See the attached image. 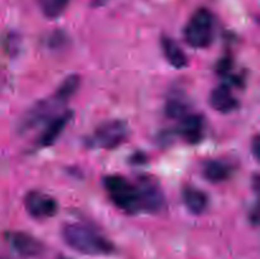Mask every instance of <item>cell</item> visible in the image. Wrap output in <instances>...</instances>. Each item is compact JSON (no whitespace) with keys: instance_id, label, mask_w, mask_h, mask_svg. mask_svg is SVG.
I'll use <instances>...</instances> for the list:
<instances>
[{"instance_id":"30bf717a","label":"cell","mask_w":260,"mask_h":259,"mask_svg":"<svg viewBox=\"0 0 260 259\" xmlns=\"http://www.w3.org/2000/svg\"><path fill=\"white\" fill-rule=\"evenodd\" d=\"M12 248L22 256H38L45 250V245L38 239L22 231H14L7 235Z\"/></svg>"},{"instance_id":"8fae6325","label":"cell","mask_w":260,"mask_h":259,"mask_svg":"<svg viewBox=\"0 0 260 259\" xmlns=\"http://www.w3.org/2000/svg\"><path fill=\"white\" fill-rule=\"evenodd\" d=\"M210 104L220 113H230L239 108V101L233 94V86L228 83L220 84L211 91Z\"/></svg>"},{"instance_id":"8992f818","label":"cell","mask_w":260,"mask_h":259,"mask_svg":"<svg viewBox=\"0 0 260 259\" xmlns=\"http://www.w3.org/2000/svg\"><path fill=\"white\" fill-rule=\"evenodd\" d=\"M135 184L139 192L141 211L156 213L162 210L165 205V197L156 178L147 174L140 175Z\"/></svg>"},{"instance_id":"ac0fdd59","label":"cell","mask_w":260,"mask_h":259,"mask_svg":"<svg viewBox=\"0 0 260 259\" xmlns=\"http://www.w3.org/2000/svg\"><path fill=\"white\" fill-rule=\"evenodd\" d=\"M259 150H260V140L258 136L254 137L253 142H251V151H253L254 157L256 160H259Z\"/></svg>"},{"instance_id":"ffe728a7","label":"cell","mask_w":260,"mask_h":259,"mask_svg":"<svg viewBox=\"0 0 260 259\" xmlns=\"http://www.w3.org/2000/svg\"><path fill=\"white\" fill-rule=\"evenodd\" d=\"M109 2H111V0H91V5H93V7L99 8V7H103V5H106L107 3Z\"/></svg>"},{"instance_id":"d6986e66","label":"cell","mask_w":260,"mask_h":259,"mask_svg":"<svg viewBox=\"0 0 260 259\" xmlns=\"http://www.w3.org/2000/svg\"><path fill=\"white\" fill-rule=\"evenodd\" d=\"M258 205H255V207H254V210L251 211V216H250V221L254 223V225H256L258 223Z\"/></svg>"},{"instance_id":"5bb4252c","label":"cell","mask_w":260,"mask_h":259,"mask_svg":"<svg viewBox=\"0 0 260 259\" xmlns=\"http://www.w3.org/2000/svg\"><path fill=\"white\" fill-rule=\"evenodd\" d=\"M161 50L168 62L175 69H184L188 66V57L184 51L172 37L161 38Z\"/></svg>"},{"instance_id":"9c48e42d","label":"cell","mask_w":260,"mask_h":259,"mask_svg":"<svg viewBox=\"0 0 260 259\" xmlns=\"http://www.w3.org/2000/svg\"><path fill=\"white\" fill-rule=\"evenodd\" d=\"M74 116L73 111H65L62 113H58L57 116H55L53 118H51L47 122V126L46 128L41 132L40 137H38V146L40 147H50L55 144L58 140V137L62 135L63 130L66 128V126L69 124V122L71 121Z\"/></svg>"},{"instance_id":"7c38bea8","label":"cell","mask_w":260,"mask_h":259,"mask_svg":"<svg viewBox=\"0 0 260 259\" xmlns=\"http://www.w3.org/2000/svg\"><path fill=\"white\" fill-rule=\"evenodd\" d=\"M234 173L233 165L229 161L220 159L207 160L202 167V174L208 182L221 183L230 179Z\"/></svg>"},{"instance_id":"5b68a950","label":"cell","mask_w":260,"mask_h":259,"mask_svg":"<svg viewBox=\"0 0 260 259\" xmlns=\"http://www.w3.org/2000/svg\"><path fill=\"white\" fill-rule=\"evenodd\" d=\"M129 135L128 123L123 119H111L99 124L95 131L86 139L90 149L113 150L121 146Z\"/></svg>"},{"instance_id":"9a60e30c","label":"cell","mask_w":260,"mask_h":259,"mask_svg":"<svg viewBox=\"0 0 260 259\" xmlns=\"http://www.w3.org/2000/svg\"><path fill=\"white\" fill-rule=\"evenodd\" d=\"M188 113H190L189 106H188V103L183 98L174 96V98H170L167 101V104H165V114L169 118L182 119Z\"/></svg>"},{"instance_id":"4fadbf2b","label":"cell","mask_w":260,"mask_h":259,"mask_svg":"<svg viewBox=\"0 0 260 259\" xmlns=\"http://www.w3.org/2000/svg\"><path fill=\"white\" fill-rule=\"evenodd\" d=\"M182 200L188 211L194 215H201L208 207V196L200 188L187 185L182 190Z\"/></svg>"},{"instance_id":"3957f363","label":"cell","mask_w":260,"mask_h":259,"mask_svg":"<svg viewBox=\"0 0 260 259\" xmlns=\"http://www.w3.org/2000/svg\"><path fill=\"white\" fill-rule=\"evenodd\" d=\"M103 184L109 200L116 205V207L129 215L141 212V203L136 184L119 174L104 177Z\"/></svg>"},{"instance_id":"e0dca14e","label":"cell","mask_w":260,"mask_h":259,"mask_svg":"<svg viewBox=\"0 0 260 259\" xmlns=\"http://www.w3.org/2000/svg\"><path fill=\"white\" fill-rule=\"evenodd\" d=\"M66 42V35L61 30H56L48 38V45L50 47H60L62 43Z\"/></svg>"},{"instance_id":"6da1fadb","label":"cell","mask_w":260,"mask_h":259,"mask_svg":"<svg viewBox=\"0 0 260 259\" xmlns=\"http://www.w3.org/2000/svg\"><path fill=\"white\" fill-rule=\"evenodd\" d=\"M79 85H80V76L76 75V74L66 76L52 95L42 99V101L36 102L25 112L24 116L20 118L19 123H18V132L24 134V132L33 130L35 127L40 126L43 122L50 121L51 118L57 116L58 111L76 93Z\"/></svg>"},{"instance_id":"ba28073f","label":"cell","mask_w":260,"mask_h":259,"mask_svg":"<svg viewBox=\"0 0 260 259\" xmlns=\"http://www.w3.org/2000/svg\"><path fill=\"white\" fill-rule=\"evenodd\" d=\"M179 121L175 135H179L190 145L200 144L205 136V118L202 114L188 113Z\"/></svg>"},{"instance_id":"52a82bcc","label":"cell","mask_w":260,"mask_h":259,"mask_svg":"<svg viewBox=\"0 0 260 259\" xmlns=\"http://www.w3.org/2000/svg\"><path fill=\"white\" fill-rule=\"evenodd\" d=\"M27 212L36 220H46L53 217L58 211L57 201L41 190H30L24 197Z\"/></svg>"},{"instance_id":"2e32d148","label":"cell","mask_w":260,"mask_h":259,"mask_svg":"<svg viewBox=\"0 0 260 259\" xmlns=\"http://www.w3.org/2000/svg\"><path fill=\"white\" fill-rule=\"evenodd\" d=\"M38 2L45 17L48 19H55L65 12L71 0H38Z\"/></svg>"},{"instance_id":"7a4b0ae2","label":"cell","mask_w":260,"mask_h":259,"mask_svg":"<svg viewBox=\"0 0 260 259\" xmlns=\"http://www.w3.org/2000/svg\"><path fill=\"white\" fill-rule=\"evenodd\" d=\"M61 235L66 245L86 255H111L116 251L108 238L85 223H66Z\"/></svg>"},{"instance_id":"44dd1931","label":"cell","mask_w":260,"mask_h":259,"mask_svg":"<svg viewBox=\"0 0 260 259\" xmlns=\"http://www.w3.org/2000/svg\"><path fill=\"white\" fill-rule=\"evenodd\" d=\"M58 259H69V258H65V256H60V258Z\"/></svg>"},{"instance_id":"277c9868","label":"cell","mask_w":260,"mask_h":259,"mask_svg":"<svg viewBox=\"0 0 260 259\" xmlns=\"http://www.w3.org/2000/svg\"><path fill=\"white\" fill-rule=\"evenodd\" d=\"M215 20L207 8H200L184 27L185 42L193 48H207L213 41Z\"/></svg>"}]
</instances>
